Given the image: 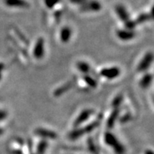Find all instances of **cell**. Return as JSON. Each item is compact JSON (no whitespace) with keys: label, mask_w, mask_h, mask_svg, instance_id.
<instances>
[{"label":"cell","mask_w":154,"mask_h":154,"mask_svg":"<svg viewBox=\"0 0 154 154\" xmlns=\"http://www.w3.org/2000/svg\"><path fill=\"white\" fill-rule=\"evenodd\" d=\"M100 123H101V119L97 118L93 122L86 124L82 128H79H79H74V129L69 133V138L71 140H75L77 138H81L84 134L91 133L94 130H95L96 128L100 125Z\"/></svg>","instance_id":"cell-1"},{"label":"cell","mask_w":154,"mask_h":154,"mask_svg":"<svg viewBox=\"0 0 154 154\" xmlns=\"http://www.w3.org/2000/svg\"><path fill=\"white\" fill-rule=\"evenodd\" d=\"M104 141L107 146L111 147L116 154H124L125 148L124 145L118 140V138L112 132L107 131L104 135Z\"/></svg>","instance_id":"cell-2"},{"label":"cell","mask_w":154,"mask_h":154,"mask_svg":"<svg viewBox=\"0 0 154 154\" xmlns=\"http://www.w3.org/2000/svg\"><path fill=\"white\" fill-rule=\"evenodd\" d=\"M121 71L119 67L112 66V67L104 68L100 71V75L108 80H112L116 79L120 75Z\"/></svg>","instance_id":"cell-3"},{"label":"cell","mask_w":154,"mask_h":154,"mask_svg":"<svg viewBox=\"0 0 154 154\" xmlns=\"http://www.w3.org/2000/svg\"><path fill=\"white\" fill-rule=\"evenodd\" d=\"M94 111L92 109H85L82 110L74 120L73 127L79 128V126H81L82 124H83L86 121L89 120L90 117L94 114Z\"/></svg>","instance_id":"cell-4"},{"label":"cell","mask_w":154,"mask_h":154,"mask_svg":"<svg viewBox=\"0 0 154 154\" xmlns=\"http://www.w3.org/2000/svg\"><path fill=\"white\" fill-rule=\"evenodd\" d=\"M152 61H153V54L152 52L149 51L143 56V57L138 63L137 66V71L138 72H143L146 71L151 66Z\"/></svg>","instance_id":"cell-5"},{"label":"cell","mask_w":154,"mask_h":154,"mask_svg":"<svg viewBox=\"0 0 154 154\" xmlns=\"http://www.w3.org/2000/svg\"><path fill=\"white\" fill-rule=\"evenodd\" d=\"M35 58L40 60L45 55V41L43 37H39L36 40L32 51Z\"/></svg>","instance_id":"cell-6"},{"label":"cell","mask_w":154,"mask_h":154,"mask_svg":"<svg viewBox=\"0 0 154 154\" xmlns=\"http://www.w3.org/2000/svg\"><path fill=\"white\" fill-rule=\"evenodd\" d=\"M101 10V4L96 0H88L85 4L79 6L81 12H98Z\"/></svg>","instance_id":"cell-7"},{"label":"cell","mask_w":154,"mask_h":154,"mask_svg":"<svg viewBox=\"0 0 154 154\" xmlns=\"http://www.w3.org/2000/svg\"><path fill=\"white\" fill-rule=\"evenodd\" d=\"M34 132L37 136L43 138V139H56L57 138V134L56 132L47 128H37Z\"/></svg>","instance_id":"cell-8"},{"label":"cell","mask_w":154,"mask_h":154,"mask_svg":"<svg viewBox=\"0 0 154 154\" xmlns=\"http://www.w3.org/2000/svg\"><path fill=\"white\" fill-rule=\"evenodd\" d=\"M116 35L119 39L121 41H130L135 36V32L134 30H129V29H118L116 32Z\"/></svg>","instance_id":"cell-9"},{"label":"cell","mask_w":154,"mask_h":154,"mask_svg":"<svg viewBox=\"0 0 154 154\" xmlns=\"http://www.w3.org/2000/svg\"><path fill=\"white\" fill-rule=\"evenodd\" d=\"M120 114V108L117 109H113V110L111 112L109 116L108 117L107 122H106V126L109 129H112L115 125L116 120L119 119Z\"/></svg>","instance_id":"cell-10"},{"label":"cell","mask_w":154,"mask_h":154,"mask_svg":"<svg viewBox=\"0 0 154 154\" xmlns=\"http://www.w3.org/2000/svg\"><path fill=\"white\" fill-rule=\"evenodd\" d=\"M115 11L116 13V14H117L118 17L124 23L130 19L129 13L128 12V10L125 8V6H123V5H116L115 7Z\"/></svg>","instance_id":"cell-11"},{"label":"cell","mask_w":154,"mask_h":154,"mask_svg":"<svg viewBox=\"0 0 154 154\" xmlns=\"http://www.w3.org/2000/svg\"><path fill=\"white\" fill-rule=\"evenodd\" d=\"M72 35V31L69 26L63 27L60 32V39L63 43H68Z\"/></svg>","instance_id":"cell-12"},{"label":"cell","mask_w":154,"mask_h":154,"mask_svg":"<svg viewBox=\"0 0 154 154\" xmlns=\"http://www.w3.org/2000/svg\"><path fill=\"white\" fill-rule=\"evenodd\" d=\"M73 86V81H68L67 83H64L63 85L60 86L55 90L54 91V97H60L67 91H69V90L71 89Z\"/></svg>","instance_id":"cell-13"},{"label":"cell","mask_w":154,"mask_h":154,"mask_svg":"<svg viewBox=\"0 0 154 154\" xmlns=\"http://www.w3.org/2000/svg\"><path fill=\"white\" fill-rule=\"evenodd\" d=\"M5 3L10 7H18V8H28L29 7V2L25 0H5Z\"/></svg>","instance_id":"cell-14"},{"label":"cell","mask_w":154,"mask_h":154,"mask_svg":"<svg viewBox=\"0 0 154 154\" xmlns=\"http://www.w3.org/2000/svg\"><path fill=\"white\" fill-rule=\"evenodd\" d=\"M152 79H153V77H152V75L151 73H146L140 79L139 86L143 89L148 88L152 83Z\"/></svg>","instance_id":"cell-15"},{"label":"cell","mask_w":154,"mask_h":154,"mask_svg":"<svg viewBox=\"0 0 154 154\" xmlns=\"http://www.w3.org/2000/svg\"><path fill=\"white\" fill-rule=\"evenodd\" d=\"M76 68L82 74H83V75L88 74L90 70H91V67H90L89 64H88L87 61H78V62L76 63Z\"/></svg>","instance_id":"cell-16"},{"label":"cell","mask_w":154,"mask_h":154,"mask_svg":"<svg viewBox=\"0 0 154 154\" xmlns=\"http://www.w3.org/2000/svg\"><path fill=\"white\" fill-rule=\"evenodd\" d=\"M83 81L85 82V83L87 86L92 89H94L97 87V83L96 81V79L94 78H93L92 76L89 75V74H86V75H83Z\"/></svg>","instance_id":"cell-17"},{"label":"cell","mask_w":154,"mask_h":154,"mask_svg":"<svg viewBox=\"0 0 154 154\" xmlns=\"http://www.w3.org/2000/svg\"><path fill=\"white\" fill-rule=\"evenodd\" d=\"M152 19V14H141L137 17L135 19V22L137 24H143L145 22H147L149 20H151Z\"/></svg>","instance_id":"cell-18"},{"label":"cell","mask_w":154,"mask_h":154,"mask_svg":"<svg viewBox=\"0 0 154 154\" xmlns=\"http://www.w3.org/2000/svg\"><path fill=\"white\" fill-rule=\"evenodd\" d=\"M48 146V142L46 139L41 140L38 142L36 147V152L35 154H44Z\"/></svg>","instance_id":"cell-19"},{"label":"cell","mask_w":154,"mask_h":154,"mask_svg":"<svg viewBox=\"0 0 154 154\" xmlns=\"http://www.w3.org/2000/svg\"><path fill=\"white\" fill-rule=\"evenodd\" d=\"M123 101H124V96H123V94H117V95L113 99H112V107L113 108V109L120 108Z\"/></svg>","instance_id":"cell-20"},{"label":"cell","mask_w":154,"mask_h":154,"mask_svg":"<svg viewBox=\"0 0 154 154\" xmlns=\"http://www.w3.org/2000/svg\"><path fill=\"white\" fill-rule=\"evenodd\" d=\"M136 26H137V24H136L134 20H131V19H129L126 22H124V27H125L126 29L133 30Z\"/></svg>","instance_id":"cell-21"},{"label":"cell","mask_w":154,"mask_h":154,"mask_svg":"<svg viewBox=\"0 0 154 154\" xmlns=\"http://www.w3.org/2000/svg\"><path fill=\"white\" fill-rule=\"evenodd\" d=\"M60 2V0H44L45 6L48 9H53Z\"/></svg>","instance_id":"cell-22"},{"label":"cell","mask_w":154,"mask_h":154,"mask_svg":"<svg viewBox=\"0 0 154 154\" xmlns=\"http://www.w3.org/2000/svg\"><path fill=\"white\" fill-rule=\"evenodd\" d=\"M119 118H120V121L121 124H125V123H128V122L130 121L131 119V115L129 112H127V113L122 116L121 117Z\"/></svg>","instance_id":"cell-23"},{"label":"cell","mask_w":154,"mask_h":154,"mask_svg":"<svg viewBox=\"0 0 154 154\" xmlns=\"http://www.w3.org/2000/svg\"><path fill=\"white\" fill-rule=\"evenodd\" d=\"M69 1H70L72 3H73V4L81 6H83V5L85 4L88 0H69Z\"/></svg>","instance_id":"cell-24"},{"label":"cell","mask_w":154,"mask_h":154,"mask_svg":"<svg viewBox=\"0 0 154 154\" xmlns=\"http://www.w3.org/2000/svg\"><path fill=\"white\" fill-rule=\"evenodd\" d=\"M7 116H8L7 112L5 111V110L0 109V121L6 120V118H7Z\"/></svg>","instance_id":"cell-25"},{"label":"cell","mask_w":154,"mask_h":154,"mask_svg":"<svg viewBox=\"0 0 154 154\" xmlns=\"http://www.w3.org/2000/svg\"><path fill=\"white\" fill-rule=\"evenodd\" d=\"M5 65L4 64H2V63H0V74H2V72L4 70Z\"/></svg>","instance_id":"cell-26"},{"label":"cell","mask_w":154,"mask_h":154,"mask_svg":"<svg viewBox=\"0 0 154 154\" xmlns=\"http://www.w3.org/2000/svg\"><path fill=\"white\" fill-rule=\"evenodd\" d=\"M145 154H153V152H152L151 149H147V150H146Z\"/></svg>","instance_id":"cell-27"},{"label":"cell","mask_w":154,"mask_h":154,"mask_svg":"<svg viewBox=\"0 0 154 154\" xmlns=\"http://www.w3.org/2000/svg\"><path fill=\"white\" fill-rule=\"evenodd\" d=\"M3 133H4V131L2 130V128H0V135H2V134H3Z\"/></svg>","instance_id":"cell-28"},{"label":"cell","mask_w":154,"mask_h":154,"mask_svg":"<svg viewBox=\"0 0 154 154\" xmlns=\"http://www.w3.org/2000/svg\"><path fill=\"white\" fill-rule=\"evenodd\" d=\"M2 79V74H0V80Z\"/></svg>","instance_id":"cell-29"},{"label":"cell","mask_w":154,"mask_h":154,"mask_svg":"<svg viewBox=\"0 0 154 154\" xmlns=\"http://www.w3.org/2000/svg\"><path fill=\"white\" fill-rule=\"evenodd\" d=\"M31 154H35V152H32V153H31Z\"/></svg>","instance_id":"cell-30"}]
</instances>
